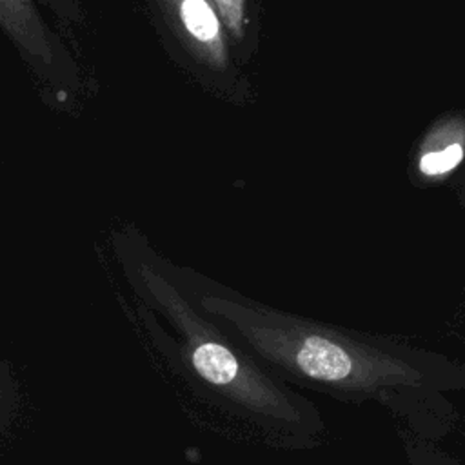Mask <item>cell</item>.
Here are the masks:
<instances>
[{"mask_svg": "<svg viewBox=\"0 0 465 465\" xmlns=\"http://www.w3.org/2000/svg\"><path fill=\"white\" fill-rule=\"evenodd\" d=\"M0 27L33 60L53 62L49 33L33 0H0Z\"/></svg>", "mask_w": 465, "mask_h": 465, "instance_id": "5", "label": "cell"}, {"mask_svg": "<svg viewBox=\"0 0 465 465\" xmlns=\"http://www.w3.org/2000/svg\"><path fill=\"white\" fill-rule=\"evenodd\" d=\"M15 409V387L9 369L0 361V436L5 430Z\"/></svg>", "mask_w": 465, "mask_h": 465, "instance_id": "8", "label": "cell"}, {"mask_svg": "<svg viewBox=\"0 0 465 465\" xmlns=\"http://www.w3.org/2000/svg\"><path fill=\"white\" fill-rule=\"evenodd\" d=\"M465 165V113L438 116L412 147L407 173L414 185L430 187L449 182Z\"/></svg>", "mask_w": 465, "mask_h": 465, "instance_id": "3", "label": "cell"}, {"mask_svg": "<svg viewBox=\"0 0 465 465\" xmlns=\"http://www.w3.org/2000/svg\"><path fill=\"white\" fill-rule=\"evenodd\" d=\"M405 454L409 465H463L456 458L445 454L425 438L411 434L405 443Z\"/></svg>", "mask_w": 465, "mask_h": 465, "instance_id": "6", "label": "cell"}, {"mask_svg": "<svg viewBox=\"0 0 465 465\" xmlns=\"http://www.w3.org/2000/svg\"><path fill=\"white\" fill-rule=\"evenodd\" d=\"M176 33L203 64L225 69L227 44L218 11L211 0H162Z\"/></svg>", "mask_w": 465, "mask_h": 465, "instance_id": "4", "label": "cell"}, {"mask_svg": "<svg viewBox=\"0 0 465 465\" xmlns=\"http://www.w3.org/2000/svg\"><path fill=\"white\" fill-rule=\"evenodd\" d=\"M458 200H460V205L465 209V174H463L460 189H458Z\"/></svg>", "mask_w": 465, "mask_h": 465, "instance_id": "9", "label": "cell"}, {"mask_svg": "<svg viewBox=\"0 0 465 465\" xmlns=\"http://www.w3.org/2000/svg\"><path fill=\"white\" fill-rule=\"evenodd\" d=\"M136 287L153 314L143 325L169 367L213 407L251 427L269 445L316 447L325 421L316 405L234 341L158 267L140 262Z\"/></svg>", "mask_w": 465, "mask_h": 465, "instance_id": "2", "label": "cell"}, {"mask_svg": "<svg viewBox=\"0 0 465 465\" xmlns=\"http://www.w3.org/2000/svg\"><path fill=\"white\" fill-rule=\"evenodd\" d=\"M211 2L218 11L225 29L234 38H242L245 33V22H247L245 0H211Z\"/></svg>", "mask_w": 465, "mask_h": 465, "instance_id": "7", "label": "cell"}, {"mask_svg": "<svg viewBox=\"0 0 465 465\" xmlns=\"http://www.w3.org/2000/svg\"><path fill=\"white\" fill-rule=\"evenodd\" d=\"M198 305L282 380L341 401H376L427 438L452 423L465 363L394 338L331 325L245 296L205 291Z\"/></svg>", "mask_w": 465, "mask_h": 465, "instance_id": "1", "label": "cell"}]
</instances>
